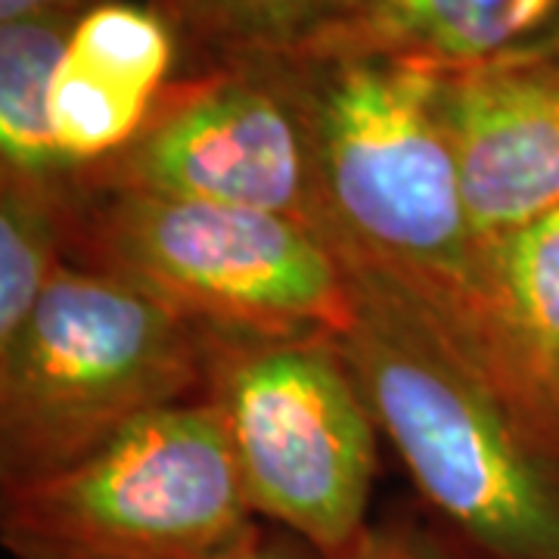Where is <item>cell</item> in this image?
Returning a JSON list of instances; mask_svg holds the SVG:
<instances>
[{"instance_id": "1", "label": "cell", "mask_w": 559, "mask_h": 559, "mask_svg": "<svg viewBox=\"0 0 559 559\" xmlns=\"http://www.w3.org/2000/svg\"><path fill=\"white\" fill-rule=\"evenodd\" d=\"M323 242L355 305L342 348L423 500L485 559H559V451L466 333L377 261Z\"/></svg>"}, {"instance_id": "2", "label": "cell", "mask_w": 559, "mask_h": 559, "mask_svg": "<svg viewBox=\"0 0 559 559\" xmlns=\"http://www.w3.org/2000/svg\"><path fill=\"white\" fill-rule=\"evenodd\" d=\"M277 62L311 156L308 224L377 261L476 336L481 246L439 112V72L370 53H293Z\"/></svg>"}, {"instance_id": "3", "label": "cell", "mask_w": 559, "mask_h": 559, "mask_svg": "<svg viewBox=\"0 0 559 559\" xmlns=\"http://www.w3.org/2000/svg\"><path fill=\"white\" fill-rule=\"evenodd\" d=\"M202 392L200 326L66 259L0 352V488L62 473L138 419Z\"/></svg>"}, {"instance_id": "4", "label": "cell", "mask_w": 559, "mask_h": 559, "mask_svg": "<svg viewBox=\"0 0 559 559\" xmlns=\"http://www.w3.org/2000/svg\"><path fill=\"white\" fill-rule=\"evenodd\" d=\"M69 261L131 283L202 333L345 336L355 305L311 224L72 183Z\"/></svg>"}, {"instance_id": "5", "label": "cell", "mask_w": 559, "mask_h": 559, "mask_svg": "<svg viewBox=\"0 0 559 559\" xmlns=\"http://www.w3.org/2000/svg\"><path fill=\"white\" fill-rule=\"evenodd\" d=\"M252 513L352 559L367 538L380 426L342 336L205 333V392Z\"/></svg>"}, {"instance_id": "6", "label": "cell", "mask_w": 559, "mask_h": 559, "mask_svg": "<svg viewBox=\"0 0 559 559\" xmlns=\"http://www.w3.org/2000/svg\"><path fill=\"white\" fill-rule=\"evenodd\" d=\"M259 522L205 399L138 419L62 473L0 488L13 559H221Z\"/></svg>"}, {"instance_id": "7", "label": "cell", "mask_w": 559, "mask_h": 559, "mask_svg": "<svg viewBox=\"0 0 559 559\" xmlns=\"http://www.w3.org/2000/svg\"><path fill=\"white\" fill-rule=\"evenodd\" d=\"M79 190L140 193L286 215L308 224L314 175L277 60L178 72L124 150L72 175Z\"/></svg>"}, {"instance_id": "8", "label": "cell", "mask_w": 559, "mask_h": 559, "mask_svg": "<svg viewBox=\"0 0 559 559\" xmlns=\"http://www.w3.org/2000/svg\"><path fill=\"white\" fill-rule=\"evenodd\" d=\"M439 112L476 240L559 212V60L436 69Z\"/></svg>"}, {"instance_id": "9", "label": "cell", "mask_w": 559, "mask_h": 559, "mask_svg": "<svg viewBox=\"0 0 559 559\" xmlns=\"http://www.w3.org/2000/svg\"><path fill=\"white\" fill-rule=\"evenodd\" d=\"M180 53L175 25L150 0H106L75 20L50 81V131L72 175L138 138Z\"/></svg>"}, {"instance_id": "10", "label": "cell", "mask_w": 559, "mask_h": 559, "mask_svg": "<svg viewBox=\"0 0 559 559\" xmlns=\"http://www.w3.org/2000/svg\"><path fill=\"white\" fill-rule=\"evenodd\" d=\"M479 246L473 342L522 417L559 451V212Z\"/></svg>"}, {"instance_id": "11", "label": "cell", "mask_w": 559, "mask_h": 559, "mask_svg": "<svg viewBox=\"0 0 559 559\" xmlns=\"http://www.w3.org/2000/svg\"><path fill=\"white\" fill-rule=\"evenodd\" d=\"M557 35L559 0H345L330 28L299 53H370L463 69L544 53Z\"/></svg>"}, {"instance_id": "12", "label": "cell", "mask_w": 559, "mask_h": 559, "mask_svg": "<svg viewBox=\"0 0 559 559\" xmlns=\"http://www.w3.org/2000/svg\"><path fill=\"white\" fill-rule=\"evenodd\" d=\"M75 20L0 25V175L62 180L72 171L50 131V81Z\"/></svg>"}, {"instance_id": "13", "label": "cell", "mask_w": 559, "mask_h": 559, "mask_svg": "<svg viewBox=\"0 0 559 559\" xmlns=\"http://www.w3.org/2000/svg\"><path fill=\"white\" fill-rule=\"evenodd\" d=\"M72 175H0V352L13 345L69 259Z\"/></svg>"}, {"instance_id": "14", "label": "cell", "mask_w": 559, "mask_h": 559, "mask_svg": "<svg viewBox=\"0 0 559 559\" xmlns=\"http://www.w3.org/2000/svg\"><path fill=\"white\" fill-rule=\"evenodd\" d=\"M200 62L280 60L330 28L345 0H150Z\"/></svg>"}, {"instance_id": "15", "label": "cell", "mask_w": 559, "mask_h": 559, "mask_svg": "<svg viewBox=\"0 0 559 559\" xmlns=\"http://www.w3.org/2000/svg\"><path fill=\"white\" fill-rule=\"evenodd\" d=\"M352 559H460L429 532L407 522L370 525L367 538Z\"/></svg>"}, {"instance_id": "16", "label": "cell", "mask_w": 559, "mask_h": 559, "mask_svg": "<svg viewBox=\"0 0 559 559\" xmlns=\"http://www.w3.org/2000/svg\"><path fill=\"white\" fill-rule=\"evenodd\" d=\"M221 559H323L314 550L308 547L305 540L289 535L286 528H277V525H267V522H259L246 538Z\"/></svg>"}, {"instance_id": "17", "label": "cell", "mask_w": 559, "mask_h": 559, "mask_svg": "<svg viewBox=\"0 0 559 559\" xmlns=\"http://www.w3.org/2000/svg\"><path fill=\"white\" fill-rule=\"evenodd\" d=\"M106 0H0V25L22 20H79Z\"/></svg>"}, {"instance_id": "18", "label": "cell", "mask_w": 559, "mask_h": 559, "mask_svg": "<svg viewBox=\"0 0 559 559\" xmlns=\"http://www.w3.org/2000/svg\"><path fill=\"white\" fill-rule=\"evenodd\" d=\"M544 53H550V57H557V60H559V35H557V40H554V44H550V47L544 50Z\"/></svg>"}]
</instances>
